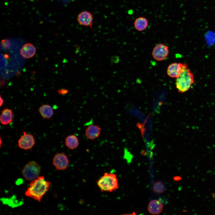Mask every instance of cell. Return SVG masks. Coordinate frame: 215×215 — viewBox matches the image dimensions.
Masks as SVG:
<instances>
[{"instance_id":"15","label":"cell","mask_w":215,"mask_h":215,"mask_svg":"<svg viewBox=\"0 0 215 215\" xmlns=\"http://www.w3.org/2000/svg\"><path fill=\"white\" fill-rule=\"evenodd\" d=\"M39 111L44 119H49L53 116L54 111L52 107L50 105L44 104L40 106Z\"/></svg>"},{"instance_id":"10","label":"cell","mask_w":215,"mask_h":215,"mask_svg":"<svg viewBox=\"0 0 215 215\" xmlns=\"http://www.w3.org/2000/svg\"><path fill=\"white\" fill-rule=\"evenodd\" d=\"M101 132V128L99 125H90L86 128L85 135L87 139L94 140L99 136Z\"/></svg>"},{"instance_id":"13","label":"cell","mask_w":215,"mask_h":215,"mask_svg":"<svg viewBox=\"0 0 215 215\" xmlns=\"http://www.w3.org/2000/svg\"><path fill=\"white\" fill-rule=\"evenodd\" d=\"M13 113L12 110L9 108H6L1 112L0 121L2 125H7L13 122Z\"/></svg>"},{"instance_id":"16","label":"cell","mask_w":215,"mask_h":215,"mask_svg":"<svg viewBox=\"0 0 215 215\" xmlns=\"http://www.w3.org/2000/svg\"><path fill=\"white\" fill-rule=\"evenodd\" d=\"M65 144L69 149L71 150L75 149L77 148L79 145L78 138L74 135H69L65 138Z\"/></svg>"},{"instance_id":"1","label":"cell","mask_w":215,"mask_h":215,"mask_svg":"<svg viewBox=\"0 0 215 215\" xmlns=\"http://www.w3.org/2000/svg\"><path fill=\"white\" fill-rule=\"evenodd\" d=\"M51 185V182L45 180L44 176H39L30 183L25 195L40 202L49 190Z\"/></svg>"},{"instance_id":"22","label":"cell","mask_w":215,"mask_h":215,"mask_svg":"<svg viewBox=\"0 0 215 215\" xmlns=\"http://www.w3.org/2000/svg\"><path fill=\"white\" fill-rule=\"evenodd\" d=\"M4 57L5 58L7 59H8L9 57L8 55L7 54H5L4 55Z\"/></svg>"},{"instance_id":"2","label":"cell","mask_w":215,"mask_h":215,"mask_svg":"<svg viewBox=\"0 0 215 215\" xmlns=\"http://www.w3.org/2000/svg\"><path fill=\"white\" fill-rule=\"evenodd\" d=\"M97 185L102 192H112L119 188V184L116 175L105 173L97 180Z\"/></svg>"},{"instance_id":"3","label":"cell","mask_w":215,"mask_h":215,"mask_svg":"<svg viewBox=\"0 0 215 215\" xmlns=\"http://www.w3.org/2000/svg\"><path fill=\"white\" fill-rule=\"evenodd\" d=\"M176 78V87L181 93L188 91L194 82L193 74L188 68L184 70Z\"/></svg>"},{"instance_id":"12","label":"cell","mask_w":215,"mask_h":215,"mask_svg":"<svg viewBox=\"0 0 215 215\" xmlns=\"http://www.w3.org/2000/svg\"><path fill=\"white\" fill-rule=\"evenodd\" d=\"M36 52V48L31 43H27L22 48L20 53L24 58L29 59L34 56Z\"/></svg>"},{"instance_id":"8","label":"cell","mask_w":215,"mask_h":215,"mask_svg":"<svg viewBox=\"0 0 215 215\" xmlns=\"http://www.w3.org/2000/svg\"><path fill=\"white\" fill-rule=\"evenodd\" d=\"M77 21L81 25L89 27L92 28L93 20V15L89 11L85 10L81 12L78 15Z\"/></svg>"},{"instance_id":"14","label":"cell","mask_w":215,"mask_h":215,"mask_svg":"<svg viewBox=\"0 0 215 215\" xmlns=\"http://www.w3.org/2000/svg\"><path fill=\"white\" fill-rule=\"evenodd\" d=\"M149 24L148 19L144 16L137 18L134 21L133 25L135 29L139 31L144 30L148 27Z\"/></svg>"},{"instance_id":"19","label":"cell","mask_w":215,"mask_h":215,"mask_svg":"<svg viewBox=\"0 0 215 215\" xmlns=\"http://www.w3.org/2000/svg\"><path fill=\"white\" fill-rule=\"evenodd\" d=\"M119 60V57L116 56H112L110 58V62L112 63H117Z\"/></svg>"},{"instance_id":"21","label":"cell","mask_w":215,"mask_h":215,"mask_svg":"<svg viewBox=\"0 0 215 215\" xmlns=\"http://www.w3.org/2000/svg\"><path fill=\"white\" fill-rule=\"evenodd\" d=\"M0 107H1L3 105L4 102V100L3 98H2L1 97V95L0 96Z\"/></svg>"},{"instance_id":"6","label":"cell","mask_w":215,"mask_h":215,"mask_svg":"<svg viewBox=\"0 0 215 215\" xmlns=\"http://www.w3.org/2000/svg\"><path fill=\"white\" fill-rule=\"evenodd\" d=\"M169 53V50L168 46L162 43H159L153 48L152 55L156 60L162 61L166 58Z\"/></svg>"},{"instance_id":"5","label":"cell","mask_w":215,"mask_h":215,"mask_svg":"<svg viewBox=\"0 0 215 215\" xmlns=\"http://www.w3.org/2000/svg\"><path fill=\"white\" fill-rule=\"evenodd\" d=\"M69 163L67 156L64 153H57L53 159V164L58 170H64L68 167Z\"/></svg>"},{"instance_id":"4","label":"cell","mask_w":215,"mask_h":215,"mask_svg":"<svg viewBox=\"0 0 215 215\" xmlns=\"http://www.w3.org/2000/svg\"><path fill=\"white\" fill-rule=\"evenodd\" d=\"M41 172V167L39 164L34 161H30L23 167L22 173L26 180L32 181L37 178Z\"/></svg>"},{"instance_id":"9","label":"cell","mask_w":215,"mask_h":215,"mask_svg":"<svg viewBox=\"0 0 215 215\" xmlns=\"http://www.w3.org/2000/svg\"><path fill=\"white\" fill-rule=\"evenodd\" d=\"M188 68L185 63L174 62L170 64L167 69L168 75L171 78H176L185 69Z\"/></svg>"},{"instance_id":"18","label":"cell","mask_w":215,"mask_h":215,"mask_svg":"<svg viewBox=\"0 0 215 215\" xmlns=\"http://www.w3.org/2000/svg\"><path fill=\"white\" fill-rule=\"evenodd\" d=\"M1 45L4 49L9 48L10 46V41L7 39L2 40L1 42Z\"/></svg>"},{"instance_id":"17","label":"cell","mask_w":215,"mask_h":215,"mask_svg":"<svg viewBox=\"0 0 215 215\" xmlns=\"http://www.w3.org/2000/svg\"><path fill=\"white\" fill-rule=\"evenodd\" d=\"M165 186L163 182L160 181L156 182L153 186V191L158 194H161L165 191Z\"/></svg>"},{"instance_id":"11","label":"cell","mask_w":215,"mask_h":215,"mask_svg":"<svg viewBox=\"0 0 215 215\" xmlns=\"http://www.w3.org/2000/svg\"><path fill=\"white\" fill-rule=\"evenodd\" d=\"M163 208V205L160 201L156 199H153L149 203L148 209L150 214L157 215L160 214L162 212Z\"/></svg>"},{"instance_id":"20","label":"cell","mask_w":215,"mask_h":215,"mask_svg":"<svg viewBox=\"0 0 215 215\" xmlns=\"http://www.w3.org/2000/svg\"><path fill=\"white\" fill-rule=\"evenodd\" d=\"M69 91L67 89L63 88L58 90V92L59 94L60 95H64L67 94Z\"/></svg>"},{"instance_id":"7","label":"cell","mask_w":215,"mask_h":215,"mask_svg":"<svg viewBox=\"0 0 215 215\" xmlns=\"http://www.w3.org/2000/svg\"><path fill=\"white\" fill-rule=\"evenodd\" d=\"M23 135L18 140V146L20 148L28 150L31 149L35 144V139L33 135L23 132Z\"/></svg>"}]
</instances>
